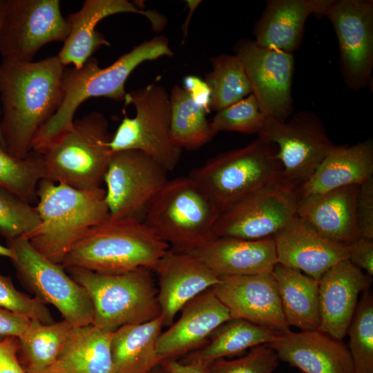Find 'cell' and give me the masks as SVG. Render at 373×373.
<instances>
[{
	"label": "cell",
	"mask_w": 373,
	"mask_h": 373,
	"mask_svg": "<svg viewBox=\"0 0 373 373\" xmlns=\"http://www.w3.org/2000/svg\"><path fill=\"white\" fill-rule=\"evenodd\" d=\"M65 66L57 55L38 61L2 59L0 64V131L6 151L25 159L33 140L63 99Z\"/></svg>",
	"instance_id": "cell-1"
},
{
	"label": "cell",
	"mask_w": 373,
	"mask_h": 373,
	"mask_svg": "<svg viewBox=\"0 0 373 373\" xmlns=\"http://www.w3.org/2000/svg\"><path fill=\"white\" fill-rule=\"evenodd\" d=\"M169 40L157 36L144 41L122 55L106 68H100L95 57L90 58L81 68L64 69L63 99L53 117L35 136L32 153H41L71 127L78 107L91 97H106L117 102L124 101L126 82L140 64L163 56H172Z\"/></svg>",
	"instance_id": "cell-2"
},
{
	"label": "cell",
	"mask_w": 373,
	"mask_h": 373,
	"mask_svg": "<svg viewBox=\"0 0 373 373\" xmlns=\"http://www.w3.org/2000/svg\"><path fill=\"white\" fill-rule=\"evenodd\" d=\"M105 195L102 187L79 190L42 179L37 189L40 224L26 239L39 254L61 265L78 240L110 218Z\"/></svg>",
	"instance_id": "cell-3"
},
{
	"label": "cell",
	"mask_w": 373,
	"mask_h": 373,
	"mask_svg": "<svg viewBox=\"0 0 373 373\" xmlns=\"http://www.w3.org/2000/svg\"><path fill=\"white\" fill-rule=\"evenodd\" d=\"M153 230L135 218L112 219L91 228L70 249L61 265L116 274L153 269L170 249Z\"/></svg>",
	"instance_id": "cell-4"
},
{
	"label": "cell",
	"mask_w": 373,
	"mask_h": 373,
	"mask_svg": "<svg viewBox=\"0 0 373 373\" xmlns=\"http://www.w3.org/2000/svg\"><path fill=\"white\" fill-rule=\"evenodd\" d=\"M221 211L189 175L168 180L143 222L177 252L189 253L213 239Z\"/></svg>",
	"instance_id": "cell-5"
},
{
	"label": "cell",
	"mask_w": 373,
	"mask_h": 373,
	"mask_svg": "<svg viewBox=\"0 0 373 373\" xmlns=\"http://www.w3.org/2000/svg\"><path fill=\"white\" fill-rule=\"evenodd\" d=\"M89 294L94 308V326L114 332L130 324L152 321L161 314L157 289L148 268L116 274L80 267L65 269Z\"/></svg>",
	"instance_id": "cell-6"
},
{
	"label": "cell",
	"mask_w": 373,
	"mask_h": 373,
	"mask_svg": "<svg viewBox=\"0 0 373 373\" xmlns=\"http://www.w3.org/2000/svg\"><path fill=\"white\" fill-rule=\"evenodd\" d=\"M108 122L93 111L74 119L72 127L40 154L46 178L74 189L101 187L112 151Z\"/></svg>",
	"instance_id": "cell-7"
},
{
	"label": "cell",
	"mask_w": 373,
	"mask_h": 373,
	"mask_svg": "<svg viewBox=\"0 0 373 373\" xmlns=\"http://www.w3.org/2000/svg\"><path fill=\"white\" fill-rule=\"evenodd\" d=\"M277 146L258 137L248 144L220 153L191 171L192 178L221 212L248 194L278 180L282 165Z\"/></svg>",
	"instance_id": "cell-8"
},
{
	"label": "cell",
	"mask_w": 373,
	"mask_h": 373,
	"mask_svg": "<svg viewBox=\"0 0 373 373\" xmlns=\"http://www.w3.org/2000/svg\"><path fill=\"white\" fill-rule=\"evenodd\" d=\"M124 103L133 104L136 114L124 115L112 135V152L137 150L143 152L166 171L178 165L182 149L171 137V107L169 95L161 85L151 84L127 93Z\"/></svg>",
	"instance_id": "cell-9"
},
{
	"label": "cell",
	"mask_w": 373,
	"mask_h": 373,
	"mask_svg": "<svg viewBox=\"0 0 373 373\" xmlns=\"http://www.w3.org/2000/svg\"><path fill=\"white\" fill-rule=\"evenodd\" d=\"M21 283L45 304L52 305L74 327L93 324L94 308L86 290L65 269L35 250L24 238L7 240Z\"/></svg>",
	"instance_id": "cell-10"
},
{
	"label": "cell",
	"mask_w": 373,
	"mask_h": 373,
	"mask_svg": "<svg viewBox=\"0 0 373 373\" xmlns=\"http://www.w3.org/2000/svg\"><path fill=\"white\" fill-rule=\"evenodd\" d=\"M298 200L297 189L280 177L221 212L213 227V238L274 236L296 216Z\"/></svg>",
	"instance_id": "cell-11"
},
{
	"label": "cell",
	"mask_w": 373,
	"mask_h": 373,
	"mask_svg": "<svg viewBox=\"0 0 373 373\" xmlns=\"http://www.w3.org/2000/svg\"><path fill=\"white\" fill-rule=\"evenodd\" d=\"M258 137L277 146L281 178L297 189L312 177L334 146L321 119L308 111L296 113L287 122L267 116Z\"/></svg>",
	"instance_id": "cell-12"
},
{
	"label": "cell",
	"mask_w": 373,
	"mask_h": 373,
	"mask_svg": "<svg viewBox=\"0 0 373 373\" xmlns=\"http://www.w3.org/2000/svg\"><path fill=\"white\" fill-rule=\"evenodd\" d=\"M69 32L59 0H7L0 26V55L31 62L43 46L64 42Z\"/></svg>",
	"instance_id": "cell-13"
},
{
	"label": "cell",
	"mask_w": 373,
	"mask_h": 373,
	"mask_svg": "<svg viewBox=\"0 0 373 373\" xmlns=\"http://www.w3.org/2000/svg\"><path fill=\"white\" fill-rule=\"evenodd\" d=\"M167 172L142 151L113 152L104 177L110 218L142 221L149 206L168 181Z\"/></svg>",
	"instance_id": "cell-14"
},
{
	"label": "cell",
	"mask_w": 373,
	"mask_h": 373,
	"mask_svg": "<svg viewBox=\"0 0 373 373\" xmlns=\"http://www.w3.org/2000/svg\"><path fill=\"white\" fill-rule=\"evenodd\" d=\"M322 15L336 32L346 84L354 90L367 86L373 68V1L329 0Z\"/></svg>",
	"instance_id": "cell-15"
},
{
	"label": "cell",
	"mask_w": 373,
	"mask_h": 373,
	"mask_svg": "<svg viewBox=\"0 0 373 373\" xmlns=\"http://www.w3.org/2000/svg\"><path fill=\"white\" fill-rule=\"evenodd\" d=\"M235 55L241 61L261 111L285 122L291 115L292 53L258 46L254 40L238 41Z\"/></svg>",
	"instance_id": "cell-16"
},
{
	"label": "cell",
	"mask_w": 373,
	"mask_h": 373,
	"mask_svg": "<svg viewBox=\"0 0 373 373\" xmlns=\"http://www.w3.org/2000/svg\"><path fill=\"white\" fill-rule=\"evenodd\" d=\"M211 290L227 307L231 318L248 321L278 334L291 331L273 271L220 277Z\"/></svg>",
	"instance_id": "cell-17"
},
{
	"label": "cell",
	"mask_w": 373,
	"mask_h": 373,
	"mask_svg": "<svg viewBox=\"0 0 373 373\" xmlns=\"http://www.w3.org/2000/svg\"><path fill=\"white\" fill-rule=\"evenodd\" d=\"M273 238L277 263L318 281L329 268L349 258L348 246L325 237L297 215Z\"/></svg>",
	"instance_id": "cell-18"
},
{
	"label": "cell",
	"mask_w": 373,
	"mask_h": 373,
	"mask_svg": "<svg viewBox=\"0 0 373 373\" xmlns=\"http://www.w3.org/2000/svg\"><path fill=\"white\" fill-rule=\"evenodd\" d=\"M124 12L144 15L155 30H160L165 26L163 16L142 10L128 0H86L80 10L66 18L70 32L57 55L61 64L64 66L72 64L75 68H81L100 47L110 46L104 36L96 30V26L104 18Z\"/></svg>",
	"instance_id": "cell-19"
},
{
	"label": "cell",
	"mask_w": 373,
	"mask_h": 373,
	"mask_svg": "<svg viewBox=\"0 0 373 373\" xmlns=\"http://www.w3.org/2000/svg\"><path fill=\"white\" fill-rule=\"evenodd\" d=\"M153 271L158 277L157 300L164 326H170L189 301L220 282V278L202 260L170 249Z\"/></svg>",
	"instance_id": "cell-20"
},
{
	"label": "cell",
	"mask_w": 373,
	"mask_h": 373,
	"mask_svg": "<svg viewBox=\"0 0 373 373\" xmlns=\"http://www.w3.org/2000/svg\"><path fill=\"white\" fill-rule=\"evenodd\" d=\"M181 311L179 319L159 336L157 349L163 360H178L202 347L218 327L231 318L211 288L194 297Z\"/></svg>",
	"instance_id": "cell-21"
},
{
	"label": "cell",
	"mask_w": 373,
	"mask_h": 373,
	"mask_svg": "<svg viewBox=\"0 0 373 373\" xmlns=\"http://www.w3.org/2000/svg\"><path fill=\"white\" fill-rule=\"evenodd\" d=\"M372 276L349 260L328 270L318 281V330L342 341L354 315L358 295L370 288Z\"/></svg>",
	"instance_id": "cell-22"
},
{
	"label": "cell",
	"mask_w": 373,
	"mask_h": 373,
	"mask_svg": "<svg viewBox=\"0 0 373 373\" xmlns=\"http://www.w3.org/2000/svg\"><path fill=\"white\" fill-rule=\"evenodd\" d=\"M269 345L279 361L304 373H353L347 347L319 330L279 334Z\"/></svg>",
	"instance_id": "cell-23"
},
{
	"label": "cell",
	"mask_w": 373,
	"mask_h": 373,
	"mask_svg": "<svg viewBox=\"0 0 373 373\" xmlns=\"http://www.w3.org/2000/svg\"><path fill=\"white\" fill-rule=\"evenodd\" d=\"M189 253L219 278L270 273L277 263L273 236L258 240L215 238Z\"/></svg>",
	"instance_id": "cell-24"
},
{
	"label": "cell",
	"mask_w": 373,
	"mask_h": 373,
	"mask_svg": "<svg viewBox=\"0 0 373 373\" xmlns=\"http://www.w3.org/2000/svg\"><path fill=\"white\" fill-rule=\"evenodd\" d=\"M371 178H373L372 139L350 146L334 145L312 177L297 189L298 200L345 186H360Z\"/></svg>",
	"instance_id": "cell-25"
},
{
	"label": "cell",
	"mask_w": 373,
	"mask_h": 373,
	"mask_svg": "<svg viewBox=\"0 0 373 373\" xmlns=\"http://www.w3.org/2000/svg\"><path fill=\"white\" fill-rule=\"evenodd\" d=\"M358 186L348 185L298 201L296 215L325 237L349 246L361 237L356 220Z\"/></svg>",
	"instance_id": "cell-26"
},
{
	"label": "cell",
	"mask_w": 373,
	"mask_h": 373,
	"mask_svg": "<svg viewBox=\"0 0 373 373\" xmlns=\"http://www.w3.org/2000/svg\"><path fill=\"white\" fill-rule=\"evenodd\" d=\"M329 0H269L256 23L254 34L258 46L292 53L303 41L307 19L323 15Z\"/></svg>",
	"instance_id": "cell-27"
},
{
	"label": "cell",
	"mask_w": 373,
	"mask_h": 373,
	"mask_svg": "<svg viewBox=\"0 0 373 373\" xmlns=\"http://www.w3.org/2000/svg\"><path fill=\"white\" fill-rule=\"evenodd\" d=\"M164 318L124 325L113 332V373H149L161 364L157 345Z\"/></svg>",
	"instance_id": "cell-28"
},
{
	"label": "cell",
	"mask_w": 373,
	"mask_h": 373,
	"mask_svg": "<svg viewBox=\"0 0 373 373\" xmlns=\"http://www.w3.org/2000/svg\"><path fill=\"white\" fill-rule=\"evenodd\" d=\"M273 274L287 325L300 331L318 330V281L279 263L275 265Z\"/></svg>",
	"instance_id": "cell-29"
},
{
	"label": "cell",
	"mask_w": 373,
	"mask_h": 373,
	"mask_svg": "<svg viewBox=\"0 0 373 373\" xmlns=\"http://www.w3.org/2000/svg\"><path fill=\"white\" fill-rule=\"evenodd\" d=\"M112 336L93 325L75 327L56 364L64 373H113Z\"/></svg>",
	"instance_id": "cell-30"
},
{
	"label": "cell",
	"mask_w": 373,
	"mask_h": 373,
	"mask_svg": "<svg viewBox=\"0 0 373 373\" xmlns=\"http://www.w3.org/2000/svg\"><path fill=\"white\" fill-rule=\"evenodd\" d=\"M278 334L241 318H231L218 327L209 341L180 361H213L240 354L249 348L271 343Z\"/></svg>",
	"instance_id": "cell-31"
},
{
	"label": "cell",
	"mask_w": 373,
	"mask_h": 373,
	"mask_svg": "<svg viewBox=\"0 0 373 373\" xmlns=\"http://www.w3.org/2000/svg\"><path fill=\"white\" fill-rule=\"evenodd\" d=\"M74 328L65 320L45 324L30 319L18 338V356L26 373L39 372L54 365Z\"/></svg>",
	"instance_id": "cell-32"
},
{
	"label": "cell",
	"mask_w": 373,
	"mask_h": 373,
	"mask_svg": "<svg viewBox=\"0 0 373 373\" xmlns=\"http://www.w3.org/2000/svg\"><path fill=\"white\" fill-rule=\"evenodd\" d=\"M169 97L171 137L177 146L189 151L196 150L216 135L206 117L208 112L196 104L184 88L175 85Z\"/></svg>",
	"instance_id": "cell-33"
},
{
	"label": "cell",
	"mask_w": 373,
	"mask_h": 373,
	"mask_svg": "<svg viewBox=\"0 0 373 373\" xmlns=\"http://www.w3.org/2000/svg\"><path fill=\"white\" fill-rule=\"evenodd\" d=\"M213 70L205 77L211 92L210 109L216 112L252 93L245 68L236 55L221 54L211 59Z\"/></svg>",
	"instance_id": "cell-34"
},
{
	"label": "cell",
	"mask_w": 373,
	"mask_h": 373,
	"mask_svg": "<svg viewBox=\"0 0 373 373\" xmlns=\"http://www.w3.org/2000/svg\"><path fill=\"white\" fill-rule=\"evenodd\" d=\"M46 178L41 155L32 153L25 159L16 158L0 146V186L32 204L38 201L39 182Z\"/></svg>",
	"instance_id": "cell-35"
},
{
	"label": "cell",
	"mask_w": 373,
	"mask_h": 373,
	"mask_svg": "<svg viewBox=\"0 0 373 373\" xmlns=\"http://www.w3.org/2000/svg\"><path fill=\"white\" fill-rule=\"evenodd\" d=\"M353 373H373V296L363 291L347 329Z\"/></svg>",
	"instance_id": "cell-36"
},
{
	"label": "cell",
	"mask_w": 373,
	"mask_h": 373,
	"mask_svg": "<svg viewBox=\"0 0 373 373\" xmlns=\"http://www.w3.org/2000/svg\"><path fill=\"white\" fill-rule=\"evenodd\" d=\"M40 224L36 207L0 186V236L6 240L26 238Z\"/></svg>",
	"instance_id": "cell-37"
},
{
	"label": "cell",
	"mask_w": 373,
	"mask_h": 373,
	"mask_svg": "<svg viewBox=\"0 0 373 373\" xmlns=\"http://www.w3.org/2000/svg\"><path fill=\"white\" fill-rule=\"evenodd\" d=\"M267 116L261 111L253 94L217 112L210 120L212 130L238 132L245 134L259 133Z\"/></svg>",
	"instance_id": "cell-38"
},
{
	"label": "cell",
	"mask_w": 373,
	"mask_h": 373,
	"mask_svg": "<svg viewBox=\"0 0 373 373\" xmlns=\"http://www.w3.org/2000/svg\"><path fill=\"white\" fill-rule=\"evenodd\" d=\"M279 358L269 343L256 346L236 359L220 358L209 364L210 373H273Z\"/></svg>",
	"instance_id": "cell-39"
},
{
	"label": "cell",
	"mask_w": 373,
	"mask_h": 373,
	"mask_svg": "<svg viewBox=\"0 0 373 373\" xmlns=\"http://www.w3.org/2000/svg\"><path fill=\"white\" fill-rule=\"evenodd\" d=\"M0 307L30 319L47 323L51 314L37 297H31L16 289L10 276L0 274Z\"/></svg>",
	"instance_id": "cell-40"
},
{
	"label": "cell",
	"mask_w": 373,
	"mask_h": 373,
	"mask_svg": "<svg viewBox=\"0 0 373 373\" xmlns=\"http://www.w3.org/2000/svg\"><path fill=\"white\" fill-rule=\"evenodd\" d=\"M356 212L361 237L373 239V178L358 186Z\"/></svg>",
	"instance_id": "cell-41"
},
{
	"label": "cell",
	"mask_w": 373,
	"mask_h": 373,
	"mask_svg": "<svg viewBox=\"0 0 373 373\" xmlns=\"http://www.w3.org/2000/svg\"><path fill=\"white\" fill-rule=\"evenodd\" d=\"M19 338L0 339V373H26L18 356Z\"/></svg>",
	"instance_id": "cell-42"
},
{
	"label": "cell",
	"mask_w": 373,
	"mask_h": 373,
	"mask_svg": "<svg viewBox=\"0 0 373 373\" xmlns=\"http://www.w3.org/2000/svg\"><path fill=\"white\" fill-rule=\"evenodd\" d=\"M348 260L367 275L373 276V239L360 237L349 245Z\"/></svg>",
	"instance_id": "cell-43"
},
{
	"label": "cell",
	"mask_w": 373,
	"mask_h": 373,
	"mask_svg": "<svg viewBox=\"0 0 373 373\" xmlns=\"http://www.w3.org/2000/svg\"><path fill=\"white\" fill-rule=\"evenodd\" d=\"M30 322L27 316L17 314L0 307V339L8 336L19 338Z\"/></svg>",
	"instance_id": "cell-44"
},
{
	"label": "cell",
	"mask_w": 373,
	"mask_h": 373,
	"mask_svg": "<svg viewBox=\"0 0 373 373\" xmlns=\"http://www.w3.org/2000/svg\"><path fill=\"white\" fill-rule=\"evenodd\" d=\"M184 88L196 104L203 107L208 113L210 112L211 92L204 80L194 75H188L184 79Z\"/></svg>",
	"instance_id": "cell-45"
},
{
	"label": "cell",
	"mask_w": 373,
	"mask_h": 373,
	"mask_svg": "<svg viewBox=\"0 0 373 373\" xmlns=\"http://www.w3.org/2000/svg\"><path fill=\"white\" fill-rule=\"evenodd\" d=\"M161 365L168 373H210L209 364L199 360L183 363L166 359L162 361Z\"/></svg>",
	"instance_id": "cell-46"
},
{
	"label": "cell",
	"mask_w": 373,
	"mask_h": 373,
	"mask_svg": "<svg viewBox=\"0 0 373 373\" xmlns=\"http://www.w3.org/2000/svg\"><path fill=\"white\" fill-rule=\"evenodd\" d=\"M6 3H7V0H0V26H1L3 14L5 12ZM0 117H1V110H0ZM0 146H1L2 148L5 149V145H4V142H3L1 134V131H0Z\"/></svg>",
	"instance_id": "cell-47"
},
{
	"label": "cell",
	"mask_w": 373,
	"mask_h": 373,
	"mask_svg": "<svg viewBox=\"0 0 373 373\" xmlns=\"http://www.w3.org/2000/svg\"><path fill=\"white\" fill-rule=\"evenodd\" d=\"M0 256L6 257L12 260L14 258V254L7 246L5 247L0 245Z\"/></svg>",
	"instance_id": "cell-48"
},
{
	"label": "cell",
	"mask_w": 373,
	"mask_h": 373,
	"mask_svg": "<svg viewBox=\"0 0 373 373\" xmlns=\"http://www.w3.org/2000/svg\"><path fill=\"white\" fill-rule=\"evenodd\" d=\"M35 373H64L56 364V363L52 365V366L49 367L48 368L39 372H35Z\"/></svg>",
	"instance_id": "cell-49"
},
{
	"label": "cell",
	"mask_w": 373,
	"mask_h": 373,
	"mask_svg": "<svg viewBox=\"0 0 373 373\" xmlns=\"http://www.w3.org/2000/svg\"><path fill=\"white\" fill-rule=\"evenodd\" d=\"M149 373H168V372L164 369L162 365L160 364L159 365L153 368L152 370H151Z\"/></svg>",
	"instance_id": "cell-50"
}]
</instances>
